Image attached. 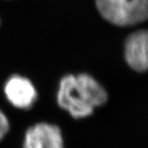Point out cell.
I'll list each match as a JSON object with an SVG mask.
<instances>
[{"mask_svg": "<svg viewBox=\"0 0 148 148\" xmlns=\"http://www.w3.org/2000/svg\"><path fill=\"white\" fill-rule=\"evenodd\" d=\"M104 19L118 27H130L148 20V0H95Z\"/></svg>", "mask_w": 148, "mask_h": 148, "instance_id": "6da1fadb", "label": "cell"}, {"mask_svg": "<svg viewBox=\"0 0 148 148\" xmlns=\"http://www.w3.org/2000/svg\"><path fill=\"white\" fill-rule=\"evenodd\" d=\"M124 58L127 65L134 71H148V29L132 32L126 38Z\"/></svg>", "mask_w": 148, "mask_h": 148, "instance_id": "277c9868", "label": "cell"}, {"mask_svg": "<svg viewBox=\"0 0 148 148\" xmlns=\"http://www.w3.org/2000/svg\"><path fill=\"white\" fill-rule=\"evenodd\" d=\"M57 101L58 106L75 119L90 116L94 110L88 101L84 85L77 75L69 74L60 80Z\"/></svg>", "mask_w": 148, "mask_h": 148, "instance_id": "7a4b0ae2", "label": "cell"}, {"mask_svg": "<svg viewBox=\"0 0 148 148\" xmlns=\"http://www.w3.org/2000/svg\"><path fill=\"white\" fill-rule=\"evenodd\" d=\"M4 94L12 106L21 110L31 108L37 99V91L32 82L19 75L8 78L4 86Z\"/></svg>", "mask_w": 148, "mask_h": 148, "instance_id": "5b68a950", "label": "cell"}, {"mask_svg": "<svg viewBox=\"0 0 148 148\" xmlns=\"http://www.w3.org/2000/svg\"><path fill=\"white\" fill-rule=\"evenodd\" d=\"M9 130V121L3 111L0 110V141L4 138Z\"/></svg>", "mask_w": 148, "mask_h": 148, "instance_id": "8992f818", "label": "cell"}, {"mask_svg": "<svg viewBox=\"0 0 148 148\" xmlns=\"http://www.w3.org/2000/svg\"><path fill=\"white\" fill-rule=\"evenodd\" d=\"M23 148H64L62 132L54 124L36 123L26 132Z\"/></svg>", "mask_w": 148, "mask_h": 148, "instance_id": "3957f363", "label": "cell"}]
</instances>
